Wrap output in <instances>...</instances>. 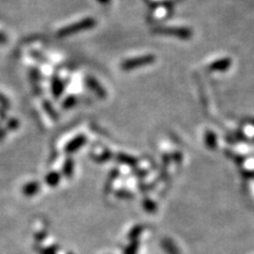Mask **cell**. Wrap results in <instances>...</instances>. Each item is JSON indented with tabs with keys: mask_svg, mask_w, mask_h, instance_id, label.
<instances>
[{
	"mask_svg": "<svg viewBox=\"0 0 254 254\" xmlns=\"http://www.w3.org/2000/svg\"><path fill=\"white\" fill-rule=\"evenodd\" d=\"M155 61V58L153 55H146V57H141L137 59H132L130 61H126L122 64V68L124 70H131L137 67L143 66V65H148V64L153 63Z\"/></svg>",
	"mask_w": 254,
	"mask_h": 254,
	"instance_id": "cell-2",
	"label": "cell"
},
{
	"mask_svg": "<svg viewBox=\"0 0 254 254\" xmlns=\"http://www.w3.org/2000/svg\"><path fill=\"white\" fill-rule=\"evenodd\" d=\"M62 90H63V85H62V83H61V82H58V81H55V82H54V85H53V92H54V94L58 97L59 94H61Z\"/></svg>",
	"mask_w": 254,
	"mask_h": 254,
	"instance_id": "cell-6",
	"label": "cell"
},
{
	"mask_svg": "<svg viewBox=\"0 0 254 254\" xmlns=\"http://www.w3.org/2000/svg\"><path fill=\"white\" fill-rule=\"evenodd\" d=\"M157 33H160L162 35H171L176 36L180 38H190L192 36L190 31L184 28H160L155 30Z\"/></svg>",
	"mask_w": 254,
	"mask_h": 254,
	"instance_id": "cell-3",
	"label": "cell"
},
{
	"mask_svg": "<svg viewBox=\"0 0 254 254\" xmlns=\"http://www.w3.org/2000/svg\"><path fill=\"white\" fill-rule=\"evenodd\" d=\"M95 25V21L92 18H87L84 19L82 21H79L77 23H73V25H71L67 28H64L61 31H59V36L64 37V36H68L75 33V32H79V31H83V30H87V29H90L92 27H94Z\"/></svg>",
	"mask_w": 254,
	"mask_h": 254,
	"instance_id": "cell-1",
	"label": "cell"
},
{
	"mask_svg": "<svg viewBox=\"0 0 254 254\" xmlns=\"http://www.w3.org/2000/svg\"><path fill=\"white\" fill-rule=\"evenodd\" d=\"M87 82H88V84H89V86L91 87V88L93 89V90H95L97 91V93L99 94V95H103V97H104L105 95V91H104V89L102 88V87L94 81V79H90V78H88L87 79Z\"/></svg>",
	"mask_w": 254,
	"mask_h": 254,
	"instance_id": "cell-5",
	"label": "cell"
},
{
	"mask_svg": "<svg viewBox=\"0 0 254 254\" xmlns=\"http://www.w3.org/2000/svg\"><path fill=\"white\" fill-rule=\"evenodd\" d=\"M6 42V37L0 33V44H4Z\"/></svg>",
	"mask_w": 254,
	"mask_h": 254,
	"instance_id": "cell-7",
	"label": "cell"
},
{
	"mask_svg": "<svg viewBox=\"0 0 254 254\" xmlns=\"http://www.w3.org/2000/svg\"><path fill=\"white\" fill-rule=\"evenodd\" d=\"M230 64H231V61H230V59L220 61V62H216V63H214L213 65L210 66V69H212V70H224V69H227L230 66Z\"/></svg>",
	"mask_w": 254,
	"mask_h": 254,
	"instance_id": "cell-4",
	"label": "cell"
}]
</instances>
